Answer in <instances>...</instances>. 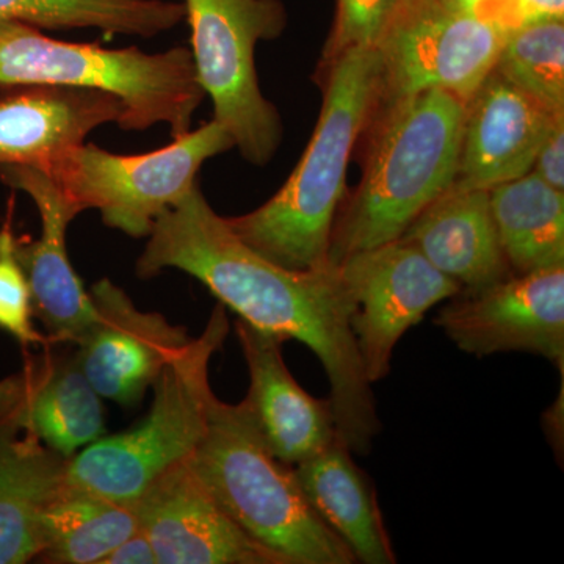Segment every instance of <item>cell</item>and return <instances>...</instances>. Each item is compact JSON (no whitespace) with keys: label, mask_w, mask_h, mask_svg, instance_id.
Masks as SVG:
<instances>
[{"label":"cell","mask_w":564,"mask_h":564,"mask_svg":"<svg viewBox=\"0 0 564 564\" xmlns=\"http://www.w3.org/2000/svg\"><path fill=\"white\" fill-rule=\"evenodd\" d=\"M148 237L137 261L140 278L181 270L206 285L240 321L311 348L328 375L340 440L351 454H370L381 422L336 265L300 272L263 258L212 209L198 182L159 217Z\"/></svg>","instance_id":"6da1fadb"},{"label":"cell","mask_w":564,"mask_h":564,"mask_svg":"<svg viewBox=\"0 0 564 564\" xmlns=\"http://www.w3.org/2000/svg\"><path fill=\"white\" fill-rule=\"evenodd\" d=\"M328 65L321 117L289 180L258 209L226 218L252 250L300 272L332 265L329 248L348 163L380 93L377 47H356Z\"/></svg>","instance_id":"7a4b0ae2"},{"label":"cell","mask_w":564,"mask_h":564,"mask_svg":"<svg viewBox=\"0 0 564 564\" xmlns=\"http://www.w3.org/2000/svg\"><path fill=\"white\" fill-rule=\"evenodd\" d=\"M361 184L334 223L329 263L399 240L454 184L466 102L430 90L378 102Z\"/></svg>","instance_id":"3957f363"},{"label":"cell","mask_w":564,"mask_h":564,"mask_svg":"<svg viewBox=\"0 0 564 564\" xmlns=\"http://www.w3.org/2000/svg\"><path fill=\"white\" fill-rule=\"evenodd\" d=\"M187 463L221 510L284 564L356 563L304 496L293 466L272 454L245 402L212 395L206 432Z\"/></svg>","instance_id":"277c9868"},{"label":"cell","mask_w":564,"mask_h":564,"mask_svg":"<svg viewBox=\"0 0 564 564\" xmlns=\"http://www.w3.org/2000/svg\"><path fill=\"white\" fill-rule=\"evenodd\" d=\"M21 85L111 93L124 106L122 131L165 124L173 139L191 131L193 115L206 98L187 47L159 54L137 47L107 50L98 43L52 39L22 22H0V90Z\"/></svg>","instance_id":"5b68a950"},{"label":"cell","mask_w":564,"mask_h":564,"mask_svg":"<svg viewBox=\"0 0 564 564\" xmlns=\"http://www.w3.org/2000/svg\"><path fill=\"white\" fill-rule=\"evenodd\" d=\"M229 333L225 306L218 304L206 328L163 367L147 417L115 436L99 437L69 459L70 484L124 503L137 499L163 474L187 462L206 432L214 391L212 356Z\"/></svg>","instance_id":"8992f818"},{"label":"cell","mask_w":564,"mask_h":564,"mask_svg":"<svg viewBox=\"0 0 564 564\" xmlns=\"http://www.w3.org/2000/svg\"><path fill=\"white\" fill-rule=\"evenodd\" d=\"M191 28L196 79L214 106V118L234 148L254 166L272 162L284 124L263 96L256 68L261 41L280 39L288 25L281 0H182Z\"/></svg>","instance_id":"52a82bcc"},{"label":"cell","mask_w":564,"mask_h":564,"mask_svg":"<svg viewBox=\"0 0 564 564\" xmlns=\"http://www.w3.org/2000/svg\"><path fill=\"white\" fill-rule=\"evenodd\" d=\"M232 148L229 132L210 120L144 154H115L84 143L46 173L79 214L99 210L109 228L148 237L159 217L192 191L204 163Z\"/></svg>","instance_id":"ba28073f"},{"label":"cell","mask_w":564,"mask_h":564,"mask_svg":"<svg viewBox=\"0 0 564 564\" xmlns=\"http://www.w3.org/2000/svg\"><path fill=\"white\" fill-rule=\"evenodd\" d=\"M508 33L434 0L399 11L378 43V102L440 90L469 102L492 73Z\"/></svg>","instance_id":"9c48e42d"},{"label":"cell","mask_w":564,"mask_h":564,"mask_svg":"<svg viewBox=\"0 0 564 564\" xmlns=\"http://www.w3.org/2000/svg\"><path fill=\"white\" fill-rule=\"evenodd\" d=\"M348 302L350 326L370 383L388 377L397 344L436 304L462 285L403 240L352 252L336 263Z\"/></svg>","instance_id":"30bf717a"},{"label":"cell","mask_w":564,"mask_h":564,"mask_svg":"<svg viewBox=\"0 0 564 564\" xmlns=\"http://www.w3.org/2000/svg\"><path fill=\"white\" fill-rule=\"evenodd\" d=\"M434 318L464 352L525 351L564 366V265L459 292Z\"/></svg>","instance_id":"8fae6325"},{"label":"cell","mask_w":564,"mask_h":564,"mask_svg":"<svg viewBox=\"0 0 564 564\" xmlns=\"http://www.w3.org/2000/svg\"><path fill=\"white\" fill-rule=\"evenodd\" d=\"M90 295L96 315L74 344L77 362L101 399L133 406L191 337L163 315L140 311L107 278L93 285Z\"/></svg>","instance_id":"7c38bea8"},{"label":"cell","mask_w":564,"mask_h":564,"mask_svg":"<svg viewBox=\"0 0 564 564\" xmlns=\"http://www.w3.org/2000/svg\"><path fill=\"white\" fill-rule=\"evenodd\" d=\"M139 527L161 564H284L221 510L187 462L135 502Z\"/></svg>","instance_id":"4fadbf2b"},{"label":"cell","mask_w":564,"mask_h":564,"mask_svg":"<svg viewBox=\"0 0 564 564\" xmlns=\"http://www.w3.org/2000/svg\"><path fill=\"white\" fill-rule=\"evenodd\" d=\"M0 181L31 196L40 214L39 239L17 242V256L31 288L33 315L54 344H76L95 321L90 292L85 291L68 254V228L80 215L54 180L32 166H0Z\"/></svg>","instance_id":"5bb4252c"},{"label":"cell","mask_w":564,"mask_h":564,"mask_svg":"<svg viewBox=\"0 0 564 564\" xmlns=\"http://www.w3.org/2000/svg\"><path fill=\"white\" fill-rule=\"evenodd\" d=\"M564 113L545 109L492 69L466 104L454 185L491 191L532 172L541 144Z\"/></svg>","instance_id":"9a60e30c"},{"label":"cell","mask_w":564,"mask_h":564,"mask_svg":"<svg viewBox=\"0 0 564 564\" xmlns=\"http://www.w3.org/2000/svg\"><path fill=\"white\" fill-rule=\"evenodd\" d=\"M0 95V166L50 170L104 124H118V96L65 85H21Z\"/></svg>","instance_id":"2e32d148"},{"label":"cell","mask_w":564,"mask_h":564,"mask_svg":"<svg viewBox=\"0 0 564 564\" xmlns=\"http://www.w3.org/2000/svg\"><path fill=\"white\" fill-rule=\"evenodd\" d=\"M236 333L250 372L243 402L272 454L296 466L332 444L339 436L332 403L296 383L282 358L285 340L243 321L236 322Z\"/></svg>","instance_id":"e0dca14e"},{"label":"cell","mask_w":564,"mask_h":564,"mask_svg":"<svg viewBox=\"0 0 564 564\" xmlns=\"http://www.w3.org/2000/svg\"><path fill=\"white\" fill-rule=\"evenodd\" d=\"M0 415L68 459L106 434L101 397L70 351H46L2 381Z\"/></svg>","instance_id":"ac0fdd59"},{"label":"cell","mask_w":564,"mask_h":564,"mask_svg":"<svg viewBox=\"0 0 564 564\" xmlns=\"http://www.w3.org/2000/svg\"><path fill=\"white\" fill-rule=\"evenodd\" d=\"M445 276L477 292L513 276L494 225L488 191L452 184L400 237Z\"/></svg>","instance_id":"d6986e66"},{"label":"cell","mask_w":564,"mask_h":564,"mask_svg":"<svg viewBox=\"0 0 564 564\" xmlns=\"http://www.w3.org/2000/svg\"><path fill=\"white\" fill-rule=\"evenodd\" d=\"M69 459L0 415V564L41 554V514L68 484Z\"/></svg>","instance_id":"ffe728a7"},{"label":"cell","mask_w":564,"mask_h":564,"mask_svg":"<svg viewBox=\"0 0 564 564\" xmlns=\"http://www.w3.org/2000/svg\"><path fill=\"white\" fill-rule=\"evenodd\" d=\"M293 470L304 496L356 563H397L372 478L355 463L340 436Z\"/></svg>","instance_id":"44dd1931"},{"label":"cell","mask_w":564,"mask_h":564,"mask_svg":"<svg viewBox=\"0 0 564 564\" xmlns=\"http://www.w3.org/2000/svg\"><path fill=\"white\" fill-rule=\"evenodd\" d=\"M489 204L511 273L564 265V192L530 172L491 188Z\"/></svg>","instance_id":"7402d4cb"},{"label":"cell","mask_w":564,"mask_h":564,"mask_svg":"<svg viewBox=\"0 0 564 564\" xmlns=\"http://www.w3.org/2000/svg\"><path fill=\"white\" fill-rule=\"evenodd\" d=\"M139 530L135 503L117 502L69 481L41 514L40 562L101 564Z\"/></svg>","instance_id":"603a6c76"},{"label":"cell","mask_w":564,"mask_h":564,"mask_svg":"<svg viewBox=\"0 0 564 564\" xmlns=\"http://www.w3.org/2000/svg\"><path fill=\"white\" fill-rule=\"evenodd\" d=\"M6 21L40 31L96 29L152 39L185 21V9L173 0H0V22Z\"/></svg>","instance_id":"cb8c5ba5"},{"label":"cell","mask_w":564,"mask_h":564,"mask_svg":"<svg viewBox=\"0 0 564 564\" xmlns=\"http://www.w3.org/2000/svg\"><path fill=\"white\" fill-rule=\"evenodd\" d=\"M494 70L554 113H564V21L529 22L508 33Z\"/></svg>","instance_id":"d4e9b609"},{"label":"cell","mask_w":564,"mask_h":564,"mask_svg":"<svg viewBox=\"0 0 564 564\" xmlns=\"http://www.w3.org/2000/svg\"><path fill=\"white\" fill-rule=\"evenodd\" d=\"M13 206L0 226V329L24 347L50 345L33 328L31 288L17 256L18 239L13 232Z\"/></svg>","instance_id":"484cf974"},{"label":"cell","mask_w":564,"mask_h":564,"mask_svg":"<svg viewBox=\"0 0 564 564\" xmlns=\"http://www.w3.org/2000/svg\"><path fill=\"white\" fill-rule=\"evenodd\" d=\"M399 3L400 0H337L332 33L323 51L325 62L356 47H377Z\"/></svg>","instance_id":"4316f807"},{"label":"cell","mask_w":564,"mask_h":564,"mask_svg":"<svg viewBox=\"0 0 564 564\" xmlns=\"http://www.w3.org/2000/svg\"><path fill=\"white\" fill-rule=\"evenodd\" d=\"M532 172L551 187L564 192V118H560L545 137L534 159Z\"/></svg>","instance_id":"83f0119b"},{"label":"cell","mask_w":564,"mask_h":564,"mask_svg":"<svg viewBox=\"0 0 564 564\" xmlns=\"http://www.w3.org/2000/svg\"><path fill=\"white\" fill-rule=\"evenodd\" d=\"M448 9L474 13L499 25L505 32L521 28L514 0H434Z\"/></svg>","instance_id":"f1b7e54d"},{"label":"cell","mask_w":564,"mask_h":564,"mask_svg":"<svg viewBox=\"0 0 564 564\" xmlns=\"http://www.w3.org/2000/svg\"><path fill=\"white\" fill-rule=\"evenodd\" d=\"M158 556H155L154 549H152L151 541L148 540L143 530H137L132 536L122 541L117 549L110 552L101 564H155Z\"/></svg>","instance_id":"f546056e"},{"label":"cell","mask_w":564,"mask_h":564,"mask_svg":"<svg viewBox=\"0 0 564 564\" xmlns=\"http://www.w3.org/2000/svg\"><path fill=\"white\" fill-rule=\"evenodd\" d=\"M521 25L529 22L564 21V0H514Z\"/></svg>","instance_id":"4dcf8cb0"},{"label":"cell","mask_w":564,"mask_h":564,"mask_svg":"<svg viewBox=\"0 0 564 564\" xmlns=\"http://www.w3.org/2000/svg\"><path fill=\"white\" fill-rule=\"evenodd\" d=\"M426 2V0H400L399 9H397L395 14L399 13V11L411 9V7L421 6V3ZM393 14V17H395Z\"/></svg>","instance_id":"1f68e13d"}]
</instances>
